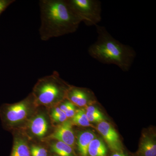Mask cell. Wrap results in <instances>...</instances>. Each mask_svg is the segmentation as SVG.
<instances>
[{
  "mask_svg": "<svg viewBox=\"0 0 156 156\" xmlns=\"http://www.w3.org/2000/svg\"><path fill=\"white\" fill-rule=\"evenodd\" d=\"M73 104L70 101H66V102H65L64 103H63L60 105L59 108L62 112H64L65 113L70 107V106L72 105Z\"/></svg>",
  "mask_w": 156,
  "mask_h": 156,
  "instance_id": "7402d4cb",
  "label": "cell"
},
{
  "mask_svg": "<svg viewBox=\"0 0 156 156\" xmlns=\"http://www.w3.org/2000/svg\"><path fill=\"white\" fill-rule=\"evenodd\" d=\"M52 118L53 119V121L56 122L63 123L66 121L67 118L64 113L62 114L53 117Z\"/></svg>",
  "mask_w": 156,
  "mask_h": 156,
  "instance_id": "44dd1931",
  "label": "cell"
},
{
  "mask_svg": "<svg viewBox=\"0 0 156 156\" xmlns=\"http://www.w3.org/2000/svg\"><path fill=\"white\" fill-rule=\"evenodd\" d=\"M30 149L31 156H48V150L41 146L33 145Z\"/></svg>",
  "mask_w": 156,
  "mask_h": 156,
  "instance_id": "2e32d148",
  "label": "cell"
},
{
  "mask_svg": "<svg viewBox=\"0 0 156 156\" xmlns=\"http://www.w3.org/2000/svg\"><path fill=\"white\" fill-rule=\"evenodd\" d=\"M51 148L58 156H76L73 148L61 141L53 143Z\"/></svg>",
  "mask_w": 156,
  "mask_h": 156,
  "instance_id": "5bb4252c",
  "label": "cell"
},
{
  "mask_svg": "<svg viewBox=\"0 0 156 156\" xmlns=\"http://www.w3.org/2000/svg\"><path fill=\"white\" fill-rule=\"evenodd\" d=\"M96 136L93 132L86 131L82 132L78 136V150L80 156H88V147L90 143L96 138Z\"/></svg>",
  "mask_w": 156,
  "mask_h": 156,
  "instance_id": "30bf717a",
  "label": "cell"
},
{
  "mask_svg": "<svg viewBox=\"0 0 156 156\" xmlns=\"http://www.w3.org/2000/svg\"><path fill=\"white\" fill-rule=\"evenodd\" d=\"M136 156H156V144L154 140L148 136L144 137Z\"/></svg>",
  "mask_w": 156,
  "mask_h": 156,
  "instance_id": "7c38bea8",
  "label": "cell"
},
{
  "mask_svg": "<svg viewBox=\"0 0 156 156\" xmlns=\"http://www.w3.org/2000/svg\"><path fill=\"white\" fill-rule=\"evenodd\" d=\"M111 156H128V154L126 153L124 151H121L113 152Z\"/></svg>",
  "mask_w": 156,
  "mask_h": 156,
  "instance_id": "cb8c5ba5",
  "label": "cell"
},
{
  "mask_svg": "<svg viewBox=\"0 0 156 156\" xmlns=\"http://www.w3.org/2000/svg\"><path fill=\"white\" fill-rule=\"evenodd\" d=\"M76 16L88 26H96L101 20V2L98 0H67Z\"/></svg>",
  "mask_w": 156,
  "mask_h": 156,
  "instance_id": "277c9868",
  "label": "cell"
},
{
  "mask_svg": "<svg viewBox=\"0 0 156 156\" xmlns=\"http://www.w3.org/2000/svg\"><path fill=\"white\" fill-rule=\"evenodd\" d=\"M70 87L62 80L58 72L39 79L32 94L36 105L50 106L67 95Z\"/></svg>",
  "mask_w": 156,
  "mask_h": 156,
  "instance_id": "3957f363",
  "label": "cell"
},
{
  "mask_svg": "<svg viewBox=\"0 0 156 156\" xmlns=\"http://www.w3.org/2000/svg\"><path fill=\"white\" fill-rule=\"evenodd\" d=\"M10 156H31L30 149L25 139L20 136H16L14 138Z\"/></svg>",
  "mask_w": 156,
  "mask_h": 156,
  "instance_id": "8fae6325",
  "label": "cell"
},
{
  "mask_svg": "<svg viewBox=\"0 0 156 156\" xmlns=\"http://www.w3.org/2000/svg\"><path fill=\"white\" fill-rule=\"evenodd\" d=\"M30 134L37 138H43L49 131V121L44 114L40 113L30 118L28 122Z\"/></svg>",
  "mask_w": 156,
  "mask_h": 156,
  "instance_id": "52a82bcc",
  "label": "cell"
},
{
  "mask_svg": "<svg viewBox=\"0 0 156 156\" xmlns=\"http://www.w3.org/2000/svg\"><path fill=\"white\" fill-rule=\"evenodd\" d=\"M72 122L73 124L79 126L83 127L92 126L87 118L86 112L83 109L76 110L75 114L72 118Z\"/></svg>",
  "mask_w": 156,
  "mask_h": 156,
  "instance_id": "9a60e30c",
  "label": "cell"
},
{
  "mask_svg": "<svg viewBox=\"0 0 156 156\" xmlns=\"http://www.w3.org/2000/svg\"><path fill=\"white\" fill-rule=\"evenodd\" d=\"M88 154V156H107V148L102 140L95 138L89 144Z\"/></svg>",
  "mask_w": 156,
  "mask_h": 156,
  "instance_id": "4fadbf2b",
  "label": "cell"
},
{
  "mask_svg": "<svg viewBox=\"0 0 156 156\" xmlns=\"http://www.w3.org/2000/svg\"><path fill=\"white\" fill-rule=\"evenodd\" d=\"M95 27L97 39L89 47V55L101 63L115 65L124 71H128L136 57L135 50L116 40L105 27Z\"/></svg>",
  "mask_w": 156,
  "mask_h": 156,
  "instance_id": "7a4b0ae2",
  "label": "cell"
},
{
  "mask_svg": "<svg viewBox=\"0 0 156 156\" xmlns=\"http://www.w3.org/2000/svg\"><path fill=\"white\" fill-rule=\"evenodd\" d=\"M63 113H64V112H62L59 108H56L52 110V113H51V117L53 118V117L59 115H61Z\"/></svg>",
  "mask_w": 156,
  "mask_h": 156,
  "instance_id": "603a6c76",
  "label": "cell"
},
{
  "mask_svg": "<svg viewBox=\"0 0 156 156\" xmlns=\"http://www.w3.org/2000/svg\"><path fill=\"white\" fill-rule=\"evenodd\" d=\"M32 94L17 103L7 105L5 110V119L11 127L19 126L27 121L32 113L35 105Z\"/></svg>",
  "mask_w": 156,
  "mask_h": 156,
  "instance_id": "5b68a950",
  "label": "cell"
},
{
  "mask_svg": "<svg viewBox=\"0 0 156 156\" xmlns=\"http://www.w3.org/2000/svg\"></svg>",
  "mask_w": 156,
  "mask_h": 156,
  "instance_id": "d4e9b609",
  "label": "cell"
},
{
  "mask_svg": "<svg viewBox=\"0 0 156 156\" xmlns=\"http://www.w3.org/2000/svg\"><path fill=\"white\" fill-rule=\"evenodd\" d=\"M87 116L89 122H100L104 121L105 119L103 115H95L87 113Z\"/></svg>",
  "mask_w": 156,
  "mask_h": 156,
  "instance_id": "ac0fdd59",
  "label": "cell"
},
{
  "mask_svg": "<svg viewBox=\"0 0 156 156\" xmlns=\"http://www.w3.org/2000/svg\"><path fill=\"white\" fill-rule=\"evenodd\" d=\"M14 2V0H0V15Z\"/></svg>",
  "mask_w": 156,
  "mask_h": 156,
  "instance_id": "e0dca14e",
  "label": "cell"
},
{
  "mask_svg": "<svg viewBox=\"0 0 156 156\" xmlns=\"http://www.w3.org/2000/svg\"><path fill=\"white\" fill-rule=\"evenodd\" d=\"M66 96L74 105L83 107L87 105L90 98V94L85 89L70 87Z\"/></svg>",
  "mask_w": 156,
  "mask_h": 156,
  "instance_id": "9c48e42d",
  "label": "cell"
},
{
  "mask_svg": "<svg viewBox=\"0 0 156 156\" xmlns=\"http://www.w3.org/2000/svg\"><path fill=\"white\" fill-rule=\"evenodd\" d=\"M48 138L61 141L73 148L75 139L73 130L72 123L70 121H66L59 125Z\"/></svg>",
  "mask_w": 156,
  "mask_h": 156,
  "instance_id": "ba28073f",
  "label": "cell"
},
{
  "mask_svg": "<svg viewBox=\"0 0 156 156\" xmlns=\"http://www.w3.org/2000/svg\"><path fill=\"white\" fill-rule=\"evenodd\" d=\"M39 7L41 19L39 34L42 41H48L77 30L81 22L67 0H41Z\"/></svg>",
  "mask_w": 156,
  "mask_h": 156,
  "instance_id": "6da1fadb",
  "label": "cell"
},
{
  "mask_svg": "<svg viewBox=\"0 0 156 156\" xmlns=\"http://www.w3.org/2000/svg\"><path fill=\"white\" fill-rule=\"evenodd\" d=\"M87 113L95 115H103L101 112L97 108L93 106H89L87 108Z\"/></svg>",
  "mask_w": 156,
  "mask_h": 156,
  "instance_id": "d6986e66",
  "label": "cell"
},
{
  "mask_svg": "<svg viewBox=\"0 0 156 156\" xmlns=\"http://www.w3.org/2000/svg\"><path fill=\"white\" fill-rule=\"evenodd\" d=\"M76 112L75 107L74 105L73 104L65 112L67 118H73Z\"/></svg>",
  "mask_w": 156,
  "mask_h": 156,
  "instance_id": "ffe728a7",
  "label": "cell"
},
{
  "mask_svg": "<svg viewBox=\"0 0 156 156\" xmlns=\"http://www.w3.org/2000/svg\"><path fill=\"white\" fill-rule=\"evenodd\" d=\"M97 129L105 140L112 151H121L123 150L118 133L109 123L105 121L100 122L98 125Z\"/></svg>",
  "mask_w": 156,
  "mask_h": 156,
  "instance_id": "8992f818",
  "label": "cell"
}]
</instances>
